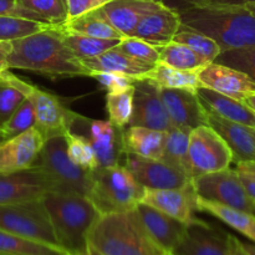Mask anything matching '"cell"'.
<instances>
[{"instance_id":"obj_1","label":"cell","mask_w":255,"mask_h":255,"mask_svg":"<svg viewBox=\"0 0 255 255\" xmlns=\"http://www.w3.org/2000/svg\"><path fill=\"white\" fill-rule=\"evenodd\" d=\"M10 42L9 70H27L50 76L91 77V71L66 46L57 25Z\"/></svg>"},{"instance_id":"obj_2","label":"cell","mask_w":255,"mask_h":255,"mask_svg":"<svg viewBox=\"0 0 255 255\" xmlns=\"http://www.w3.org/2000/svg\"><path fill=\"white\" fill-rule=\"evenodd\" d=\"M177 10L182 24L213 39L222 51L255 47V16L246 6L184 5Z\"/></svg>"},{"instance_id":"obj_3","label":"cell","mask_w":255,"mask_h":255,"mask_svg":"<svg viewBox=\"0 0 255 255\" xmlns=\"http://www.w3.org/2000/svg\"><path fill=\"white\" fill-rule=\"evenodd\" d=\"M136 208L99 214L87 234V255H154Z\"/></svg>"},{"instance_id":"obj_4","label":"cell","mask_w":255,"mask_h":255,"mask_svg":"<svg viewBox=\"0 0 255 255\" xmlns=\"http://www.w3.org/2000/svg\"><path fill=\"white\" fill-rule=\"evenodd\" d=\"M60 248L69 255H87V234L99 211L87 197L49 192L42 197Z\"/></svg>"},{"instance_id":"obj_5","label":"cell","mask_w":255,"mask_h":255,"mask_svg":"<svg viewBox=\"0 0 255 255\" xmlns=\"http://www.w3.org/2000/svg\"><path fill=\"white\" fill-rule=\"evenodd\" d=\"M144 194V188L122 164L99 167L91 173L87 198L100 214L131 211Z\"/></svg>"},{"instance_id":"obj_6","label":"cell","mask_w":255,"mask_h":255,"mask_svg":"<svg viewBox=\"0 0 255 255\" xmlns=\"http://www.w3.org/2000/svg\"><path fill=\"white\" fill-rule=\"evenodd\" d=\"M35 164L41 167L47 174L54 187L52 192L89 196L91 172L76 166L69 158L65 136H55L46 139Z\"/></svg>"},{"instance_id":"obj_7","label":"cell","mask_w":255,"mask_h":255,"mask_svg":"<svg viewBox=\"0 0 255 255\" xmlns=\"http://www.w3.org/2000/svg\"><path fill=\"white\" fill-rule=\"evenodd\" d=\"M0 229L60 248L42 199L0 206Z\"/></svg>"},{"instance_id":"obj_8","label":"cell","mask_w":255,"mask_h":255,"mask_svg":"<svg viewBox=\"0 0 255 255\" xmlns=\"http://www.w3.org/2000/svg\"><path fill=\"white\" fill-rule=\"evenodd\" d=\"M197 198L255 214L254 203L244 189L237 169L203 174L192 181Z\"/></svg>"},{"instance_id":"obj_9","label":"cell","mask_w":255,"mask_h":255,"mask_svg":"<svg viewBox=\"0 0 255 255\" xmlns=\"http://www.w3.org/2000/svg\"><path fill=\"white\" fill-rule=\"evenodd\" d=\"M188 156L192 181L203 174L229 168L233 156L221 136L208 125L192 129Z\"/></svg>"},{"instance_id":"obj_10","label":"cell","mask_w":255,"mask_h":255,"mask_svg":"<svg viewBox=\"0 0 255 255\" xmlns=\"http://www.w3.org/2000/svg\"><path fill=\"white\" fill-rule=\"evenodd\" d=\"M71 132L81 134L89 141L100 167L122 164L125 156L122 128H119L110 121L90 120L80 115L72 125Z\"/></svg>"},{"instance_id":"obj_11","label":"cell","mask_w":255,"mask_h":255,"mask_svg":"<svg viewBox=\"0 0 255 255\" xmlns=\"http://www.w3.org/2000/svg\"><path fill=\"white\" fill-rule=\"evenodd\" d=\"M128 126L147 127L163 132L172 128L161 96V87L148 77L134 81L132 116Z\"/></svg>"},{"instance_id":"obj_12","label":"cell","mask_w":255,"mask_h":255,"mask_svg":"<svg viewBox=\"0 0 255 255\" xmlns=\"http://www.w3.org/2000/svg\"><path fill=\"white\" fill-rule=\"evenodd\" d=\"M54 191L51 181L39 166L12 173H0V206L37 201Z\"/></svg>"},{"instance_id":"obj_13","label":"cell","mask_w":255,"mask_h":255,"mask_svg":"<svg viewBox=\"0 0 255 255\" xmlns=\"http://www.w3.org/2000/svg\"><path fill=\"white\" fill-rule=\"evenodd\" d=\"M122 166L131 172L133 178L144 189L183 188L192 184V179L187 174L162 159L143 158L136 154L125 153Z\"/></svg>"},{"instance_id":"obj_14","label":"cell","mask_w":255,"mask_h":255,"mask_svg":"<svg viewBox=\"0 0 255 255\" xmlns=\"http://www.w3.org/2000/svg\"><path fill=\"white\" fill-rule=\"evenodd\" d=\"M36 115V127L44 139L55 136H64L71 131L80 115L67 109L56 95L35 86L32 91Z\"/></svg>"},{"instance_id":"obj_15","label":"cell","mask_w":255,"mask_h":255,"mask_svg":"<svg viewBox=\"0 0 255 255\" xmlns=\"http://www.w3.org/2000/svg\"><path fill=\"white\" fill-rule=\"evenodd\" d=\"M171 255H229L228 234L201 219L187 224Z\"/></svg>"},{"instance_id":"obj_16","label":"cell","mask_w":255,"mask_h":255,"mask_svg":"<svg viewBox=\"0 0 255 255\" xmlns=\"http://www.w3.org/2000/svg\"><path fill=\"white\" fill-rule=\"evenodd\" d=\"M44 142L36 127L4 139L0 143V173H12L35 166Z\"/></svg>"},{"instance_id":"obj_17","label":"cell","mask_w":255,"mask_h":255,"mask_svg":"<svg viewBox=\"0 0 255 255\" xmlns=\"http://www.w3.org/2000/svg\"><path fill=\"white\" fill-rule=\"evenodd\" d=\"M161 96L172 127L192 131L208 125L207 110L197 96V92L161 87Z\"/></svg>"},{"instance_id":"obj_18","label":"cell","mask_w":255,"mask_h":255,"mask_svg":"<svg viewBox=\"0 0 255 255\" xmlns=\"http://www.w3.org/2000/svg\"><path fill=\"white\" fill-rule=\"evenodd\" d=\"M197 74L202 86L239 101L255 92V82L248 75L226 65L209 62Z\"/></svg>"},{"instance_id":"obj_19","label":"cell","mask_w":255,"mask_h":255,"mask_svg":"<svg viewBox=\"0 0 255 255\" xmlns=\"http://www.w3.org/2000/svg\"><path fill=\"white\" fill-rule=\"evenodd\" d=\"M139 203L163 212L184 224H189L196 219L194 212L197 211V196L192 184L183 188L144 189Z\"/></svg>"},{"instance_id":"obj_20","label":"cell","mask_w":255,"mask_h":255,"mask_svg":"<svg viewBox=\"0 0 255 255\" xmlns=\"http://www.w3.org/2000/svg\"><path fill=\"white\" fill-rule=\"evenodd\" d=\"M147 236L158 251L171 253L183 236L187 224L144 203L136 206Z\"/></svg>"},{"instance_id":"obj_21","label":"cell","mask_w":255,"mask_h":255,"mask_svg":"<svg viewBox=\"0 0 255 255\" xmlns=\"http://www.w3.org/2000/svg\"><path fill=\"white\" fill-rule=\"evenodd\" d=\"M154 0H112L97 11L124 37L132 36L142 17L164 6Z\"/></svg>"},{"instance_id":"obj_22","label":"cell","mask_w":255,"mask_h":255,"mask_svg":"<svg viewBox=\"0 0 255 255\" xmlns=\"http://www.w3.org/2000/svg\"><path fill=\"white\" fill-rule=\"evenodd\" d=\"M181 25L178 10L164 5L161 9L142 17L132 36L154 46H163L173 40Z\"/></svg>"},{"instance_id":"obj_23","label":"cell","mask_w":255,"mask_h":255,"mask_svg":"<svg viewBox=\"0 0 255 255\" xmlns=\"http://www.w3.org/2000/svg\"><path fill=\"white\" fill-rule=\"evenodd\" d=\"M208 126L223 138L233 156V162L255 161V139L251 127L228 121L207 110Z\"/></svg>"},{"instance_id":"obj_24","label":"cell","mask_w":255,"mask_h":255,"mask_svg":"<svg viewBox=\"0 0 255 255\" xmlns=\"http://www.w3.org/2000/svg\"><path fill=\"white\" fill-rule=\"evenodd\" d=\"M197 96L204 109L228 121L255 128V114L243 101L226 96L202 86L197 90Z\"/></svg>"},{"instance_id":"obj_25","label":"cell","mask_w":255,"mask_h":255,"mask_svg":"<svg viewBox=\"0 0 255 255\" xmlns=\"http://www.w3.org/2000/svg\"><path fill=\"white\" fill-rule=\"evenodd\" d=\"M82 64L91 71V74L92 72H117L137 79L146 77L147 74L154 67V65L139 61L122 52L117 47H114L97 57L82 60Z\"/></svg>"},{"instance_id":"obj_26","label":"cell","mask_w":255,"mask_h":255,"mask_svg":"<svg viewBox=\"0 0 255 255\" xmlns=\"http://www.w3.org/2000/svg\"><path fill=\"white\" fill-rule=\"evenodd\" d=\"M167 132L139 126H127L122 132L125 153L136 154L143 158L161 159Z\"/></svg>"},{"instance_id":"obj_27","label":"cell","mask_w":255,"mask_h":255,"mask_svg":"<svg viewBox=\"0 0 255 255\" xmlns=\"http://www.w3.org/2000/svg\"><path fill=\"white\" fill-rule=\"evenodd\" d=\"M34 89V85L19 79L9 70L0 72V128Z\"/></svg>"},{"instance_id":"obj_28","label":"cell","mask_w":255,"mask_h":255,"mask_svg":"<svg viewBox=\"0 0 255 255\" xmlns=\"http://www.w3.org/2000/svg\"><path fill=\"white\" fill-rule=\"evenodd\" d=\"M197 211L206 212L236 229L255 244V214L197 198Z\"/></svg>"},{"instance_id":"obj_29","label":"cell","mask_w":255,"mask_h":255,"mask_svg":"<svg viewBox=\"0 0 255 255\" xmlns=\"http://www.w3.org/2000/svg\"><path fill=\"white\" fill-rule=\"evenodd\" d=\"M159 51L158 62L174 67L182 71L198 72L202 67L209 64L208 60L193 51L191 47L179 42L171 41L163 46H157Z\"/></svg>"},{"instance_id":"obj_30","label":"cell","mask_w":255,"mask_h":255,"mask_svg":"<svg viewBox=\"0 0 255 255\" xmlns=\"http://www.w3.org/2000/svg\"><path fill=\"white\" fill-rule=\"evenodd\" d=\"M59 27L64 31L99 37V39H124V36L115 27H112L97 10L64 22V24L59 25Z\"/></svg>"},{"instance_id":"obj_31","label":"cell","mask_w":255,"mask_h":255,"mask_svg":"<svg viewBox=\"0 0 255 255\" xmlns=\"http://www.w3.org/2000/svg\"><path fill=\"white\" fill-rule=\"evenodd\" d=\"M191 131L172 127L167 132L166 142H164L162 161L171 164L174 168L179 169L192 179L191 163L188 156V143Z\"/></svg>"},{"instance_id":"obj_32","label":"cell","mask_w":255,"mask_h":255,"mask_svg":"<svg viewBox=\"0 0 255 255\" xmlns=\"http://www.w3.org/2000/svg\"><path fill=\"white\" fill-rule=\"evenodd\" d=\"M0 255H69L59 247L24 238L0 229Z\"/></svg>"},{"instance_id":"obj_33","label":"cell","mask_w":255,"mask_h":255,"mask_svg":"<svg viewBox=\"0 0 255 255\" xmlns=\"http://www.w3.org/2000/svg\"><path fill=\"white\" fill-rule=\"evenodd\" d=\"M146 77L153 80L159 87L164 89H181L197 92V90L202 87L197 72L182 71L161 62H157Z\"/></svg>"},{"instance_id":"obj_34","label":"cell","mask_w":255,"mask_h":255,"mask_svg":"<svg viewBox=\"0 0 255 255\" xmlns=\"http://www.w3.org/2000/svg\"><path fill=\"white\" fill-rule=\"evenodd\" d=\"M57 27H59V25H57ZM59 30L61 32L62 40L66 44V46L81 61L82 60L100 56L104 52L116 47L120 44V41H121V40L117 39H99V37L74 34V32L64 31L60 27Z\"/></svg>"},{"instance_id":"obj_35","label":"cell","mask_w":255,"mask_h":255,"mask_svg":"<svg viewBox=\"0 0 255 255\" xmlns=\"http://www.w3.org/2000/svg\"><path fill=\"white\" fill-rule=\"evenodd\" d=\"M172 41L179 42V44L191 47L193 51L198 52L199 55L206 57L209 62H213L222 52L221 46L213 39L207 36L203 32L186 26L183 24L181 25Z\"/></svg>"},{"instance_id":"obj_36","label":"cell","mask_w":255,"mask_h":255,"mask_svg":"<svg viewBox=\"0 0 255 255\" xmlns=\"http://www.w3.org/2000/svg\"><path fill=\"white\" fill-rule=\"evenodd\" d=\"M132 99L133 85L121 91L107 92L106 106L109 112V121L119 128H126L132 116Z\"/></svg>"},{"instance_id":"obj_37","label":"cell","mask_w":255,"mask_h":255,"mask_svg":"<svg viewBox=\"0 0 255 255\" xmlns=\"http://www.w3.org/2000/svg\"><path fill=\"white\" fill-rule=\"evenodd\" d=\"M51 24L12 15H0V41H14L39 32Z\"/></svg>"},{"instance_id":"obj_38","label":"cell","mask_w":255,"mask_h":255,"mask_svg":"<svg viewBox=\"0 0 255 255\" xmlns=\"http://www.w3.org/2000/svg\"><path fill=\"white\" fill-rule=\"evenodd\" d=\"M66 139L67 154L69 158L74 162L76 166L81 167L87 172H94L99 168V161L96 158L95 151L92 149L91 144L81 134L69 131L64 134Z\"/></svg>"},{"instance_id":"obj_39","label":"cell","mask_w":255,"mask_h":255,"mask_svg":"<svg viewBox=\"0 0 255 255\" xmlns=\"http://www.w3.org/2000/svg\"><path fill=\"white\" fill-rule=\"evenodd\" d=\"M35 125H36V115H35L34 97L31 94L15 110L6 124L0 128V132L4 139H6L32 128Z\"/></svg>"},{"instance_id":"obj_40","label":"cell","mask_w":255,"mask_h":255,"mask_svg":"<svg viewBox=\"0 0 255 255\" xmlns=\"http://www.w3.org/2000/svg\"><path fill=\"white\" fill-rule=\"evenodd\" d=\"M16 2L39 15L47 24L61 25L66 21V6L62 0H16Z\"/></svg>"},{"instance_id":"obj_41","label":"cell","mask_w":255,"mask_h":255,"mask_svg":"<svg viewBox=\"0 0 255 255\" xmlns=\"http://www.w3.org/2000/svg\"><path fill=\"white\" fill-rule=\"evenodd\" d=\"M213 62L239 70L255 82V47L223 50Z\"/></svg>"},{"instance_id":"obj_42","label":"cell","mask_w":255,"mask_h":255,"mask_svg":"<svg viewBox=\"0 0 255 255\" xmlns=\"http://www.w3.org/2000/svg\"><path fill=\"white\" fill-rule=\"evenodd\" d=\"M116 47L125 54L129 55V56L134 57L139 61L147 62V64L156 65L159 60L158 47L148 44V42L143 41L138 37H124Z\"/></svg>"},{"instance_id":"obj_43","label":"cell","mask_w":255,"mask_h":255,"mask_svg":"<svg viewBox=\"0 0 255 255\" xmlns=\"http://www.w3.org/2000/svg\"><path fill=\"white\" fill-rule=\"evenodd\" d=\"M91 77L97 80L107 90V92L121 91L132 86L137 80V77L117 72H92Z\"/></svg>"},{"instance_id":"obj_44","label":"cell","mask_w":255,"mask_h":255,"mask_svg":"<svg viewBox=\"0 0 255 255\" xmlns=\"http://www.w3.org/2000/svg\"><path fill=\"white\" fill-rule=\"evenodd\" d=\"M112 0H66L65 6H66V21L74 20L76 17L82 16L87 12L95 11L106 5L107 2Z\"/></svg>"},{"instance_id":"obj_45","label":"cell","mask_w":255,"mask_h":255,"mask_svg":"<svg viewBox=\"0 0 255 255\" xmlns=\"http://www.w3.org/2000/svg\"><path fill=\"white\" fill-rule=\"evenodd\" d=\"M0 15H12V16H20L45 22L39 15L17 4L16 0H0Z\"/></svg>"},{"instance_id":"obj_46","label":"cell","mask_w":255,"mask_h":255,"mask_svg":"<svg viewBox=\"0 0 255 255\" xmlns=\"http://www.w3.org/2000/svg\"><path fill=\"white\" fill-rule=\"evenodd\" d=\"M186 5H209V6H244L255 0H182Z\"/></svg>"},{"instance_id":"obj_47","label":"cell","mask_w":255,"mask_h":255,"mask_svg":"<svg viewBox=\"0 0 255 255\" xmlns=\"http://www.w3.org/2000/svg\"><path fill=\"white\" fill-rule=\"evenodd\" d=\"M228 246H229V255H249L244 249L243 243L239 241L237 237L228 234Z\"/></svg>"},{"instance_id":"obj_48","label":"cell","mask_w":255,"mask_h":255,"mask_svg":"<svg viewBox=\"0 0 255 255\" xmlns=\"http://www.w3.org/2000/svg\"><path fill=\"white\" fill-rule=\"evenodd\" d=\"M11 50V42L10 41H0V72L5 71L7 69V56Z\"/></svg>"},{"instance_id":"obj_49","label":"cell","mask_w":255,"mask_h":255,"mask_svg":"<svg viewBox=\"0 0 255 255\" xmlns=\"http://www.w3.org/2000/svg\"><path fill=\"white\" fill-rule=\"evenodd\" d=\"M236 169L239 174H243V176L255 179V161L238 162Z\"/></svg>"},{"instance_id":"obj_50","label":"cell","mask_w":255,"mask_h":255,"mask_svg":"<svg viewBox=\"0 0 255 255\" xmlns=\"http://www.w3.org/2000/svg\"><path fill=\"white\" fill-rule=\"evenodd\" d=\"M241 177V181L243 183L244 189H246L247 194L249 196V198L253 201V203L255 202V179L249 178V177L243 176V174H239Z\"/></svg>"},{"instance_id":"obj_51","label":"cell","mask_w":255,"mask_h":255,"mask_svg":"<svg viewBox=\"0 0 255 255\" xmlns=\"http://www.w3.org/2000/svg\"><path fill=\"white\" fill-rule=\"evenodd\" d=\"M243 102L255 114V92H253V94H251V95H248V96H247L246 99L243 100Z\"/></svg>"},{"instance_id":"obj_52","label":"cell","mask_w":255,"mask_h":255,"mask_svg":"<svg viewBox=\"0 0 255 255\" xmlns=\"http://www.w3.org/2000/svg\"><path fill=\"white\" fill-rule=\"evenodd\" d=\"M243 243V242H242ZM244 249L249 255H255V244L254 243H243Z\"/></svg>"},{"instance_id":"obj_53","label":"cell","mask_w":255,"mask_h":255,"mask_svg":"<svg viewBox=\"0 0 255 255\" xmlns=\"http://www.w3.org/2000/svg\"><path fill=\"white\" fill-rule=\"evenodd\" d=\"M244 6H246L247 9H248L249 11H251L252 14H253L254 16H255V2H251V4H247V5H244Z\"/></svg>"},{"instance_id":"obj_54","label":"cell","mask_w":255,"mask_h":255,"mask_svg":"<svg viewBox=\"0 0 255 255\" xmlns=\"http://www.w3.org/2000/svg\"><path fill=\"white\" fill-rule=\"evenodd\" d=\"M154 255H171L169 253H166V252H162V251H157V253Z\"/></svg>"},{"instance_id":"obj_55","label":"cell","mask_w":255,"mask_h":255,"mask_svg":"<svg viewBox=\"0 0 255 255\" xmlns=\"http://www.w3.org/2000/svg\"><path fill=\"white\" fill-rule=\"evenodd\" d=\"M4 141V137H2V134H1V132H0V143H1V142Z\"/></svg>"},{"instance_id":"obj_56","label":"cell","mask_w":255,"mask_h":255,"mask_svg":"<svg viewBox=\"0 0 255 255\" xmlns=\"http://www.w3.org/2000/svg\"><path fill=\"white\" fill-rule=\"evenodd\" d=\"M252 129V133H253V137H254V139H255V128H251Z\"/></svg>"},{"instance_id":"obj_57","label":"cell","mask_w":255,"mask_h":255,"mask_svg":"<svg viewBox=\"0 0 255 255\" xmlns=\"http://www.w3.org/2000/svg\"><path fill=\"white\" fill-rule=\"evenodd\" d=\"M154 1H158V2H164L163 0H154Z\"/></svg>"},{"instance_id":"obj_58","label":"cell","mask_w":255,"mask_h":255,"mask_svg":"<svg viewBox=\"0 0 255 255\" xmlns=\"http://www.w3.org/2000/svg\"><path fill=\"white\" fill-rule=\"evenodd\" d=\"M254 209H255V202H254Z\"/></svg>"},{"instance_id":"obj_59","label":"cell","mask_w":255,"mask_h":255,"mask_svg":"<svg viewBox=\"0 0 255 255\" xmlns=\"http://www.w3.org/2000/svg\"><path fill=\"white\" fill-rule=\"evenodd\" d=\"M62 1H64V2H65V1H66V0H62Z\"/></svg>"}]
</instances>
